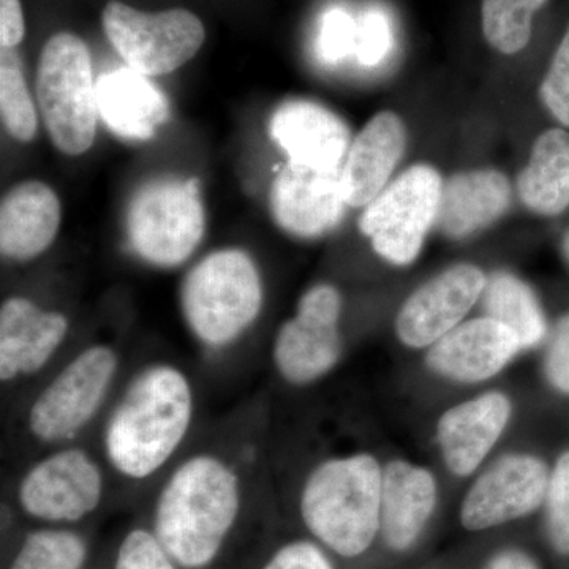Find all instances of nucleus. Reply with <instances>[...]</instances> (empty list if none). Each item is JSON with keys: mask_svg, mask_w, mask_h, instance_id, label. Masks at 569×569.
<instances>
[{"mask_svg": "<svg viewBox=\"0 0 569 569\" xmlns=\"http://www.w3.org/2000/svg\"><path fill=\"white\" fill-rule=\"evenodd\" d=\"M522 350L518 337L490 317L460 323L430 347L427 365L440 376L462 383L496 377Z\"/></svg>", "mask_w": 569, "mask_h": 569, "instance_id": "f3484780", "label": "nucleus"}, {"mask_svg": "<svg viewBox=\"0 0 569 569\" xmlns=\"http://www.w3.org/2000/svg\"><path fill=\"white\" fill-rule=\"evenodd\" d=\"M263 280L241 249L206 254L187 272L181 309L187 328L208 350H223L252 328L263 309Z\"/></svg>", "mask_w": 569, "mask_h": 569, "instance_id": "20e7f679", "label": "nucleus"}, {"mask_svg": "<svg viewBox=\"0 0 569 569\" xmlns=\"http://www.w3.org/2000/svg\"><path fill=\"white\" fill-rule=\"evenodd\" d=\"M443 183L436 168L413 164L366 206L359 230L383 260L396 266L417 260L436 227Z\"/></svg>", "mask_w": 569, "mask_h": 569, "instance_id": "6e6552de", "label": "nucleus"}, {"mask_svg": "<svg viewBox=\"0 0 569 569\" xmlns=\"http://www.w3.org/2000/svg\"><path fill=\"white\" fill-rule=\"evenodd\" d=\"M104 485L102 467L88 449L63 445L22 473L18 503L44 522H78L102 503Z\"/></svg>", "mask_w": 569, "mask_h": 569, "instance_id": "9d476101", "label": "nucleus"}, {"mask_svg": "<svg viewBox=\"0 0 569 569\" xmlns=\"http://www.w3.org/2000/svg\"><path fill=\"white\" fill-rule=\"evenodd\" d=\"M549 471L542 460L511 455L477 479L460 508V522L470 531L505 526L545 505Z\"/></svg>", "mask_w": 569, "mask_h": 569, "instance_id": "f8f14e48", "label": "nucleus"}, {"mask_svg": "<svg viewBox=\"0 0 569 569\" xmlns=\"http://www.w3.org/2000/svg\"><path fill=\"white\" fill-rule=\"evenodd\" d=\"M548 0H482V33L501 54H518L529 44L533 17Z\"/></svg>", "mask_w": 569, "mask_h": 569, "instance_id": "a878e982", "label": "nucleus"}, {"mask_svg": "<svg viewBox=\"0 0 569 569\" xmlns=\"http://www.w3.org/2000/svg\"><path fill=\"white\" fill-rule=\"evenodd\" d=\"M269 203L284 233L301 239L320 238L335 230L346 213L342 170H317L288 162L272 182Z\"/></svg>", "mask_w": 569, "mask_h": 569, "instance_id": "4468645a", "label": "nucleus"}, {"mask_svg": "<svg viewBox=\"0 0 569 569\" xmlns=\"http://www.w3.org/2000/svg\"><path fill=\"white\" fill-rule=\"evenodd\" d=\"M488 277L473 264H456L419 287L399 310L396 332L411 348L432 347L462 323L473 309Z\"/></svg>", "mask_w": 569, "mask_h": 569, "instance_id": "ddd939ff", "label": "nucleus"}, {"mask_svg": "<svg viewBox=\"0 0 569 569\" xmlns=\"http://www.w3.org/2000/svg\"><path fill=\"white\" fill-rule=\"evenodd\" d=\"M437 507V482L426 468L395 460L383 468L380 535L395 552L417 545Z\"/></svg>", "mask_w": 569, "mask_h": 569, "instance_id": "412c9836", "label": "nucleus"}, {"mask_svg": "<svg viewBox=\"0 0 569 569\" xmlns=\"http://www.w3.org/2000/svg\"><path fill=\"white\" fill-rule=\"evenodd\" d=\"M383 468L370 455L325 460L301 493L307 529L337 556L355 559L373 545L381 526Z\"/></svg>", "mask_w": 569, "mask_h": 569, "instance_id": "7ed1b4c3", "label": "nucleus"}, {"mask_svg": "<svg viewBox=\"0 0 569 569\" xmlns=\"http://www.w3.org/2000/svg\"><path fill=\"white\" fill-rule=\"evenodd\" d=\"M407 148V127L400 116L381 111L351 141L342 168L343 197L351 208H366L387 189Z\"/></svg>", "mask_w": 569, "mask_h": 569, "instance_id": "a211bd4d", "label": "nucleus"}, {"mask_svg": "<svg viewBox=\"0 0 569 569\" xmlns=\"http://www.w3.org/2000/svg\"><path fill=\"white\" fill-rule=\"evenodd\" d=\"M37 102L52 144L67 156H81L97 133L96 84L88 44L70 32L52 36L40 54Z\"/></svg>", "mask_w": 569, "mask_h": 569, "instance_id": "39448f33", "label": "nucleus"}, {"mask_svg": "<svg viewBox=\"0 0 569 569\" xmlns=\"http://www.w3.org/2000/svg\"><path fill=\"white\" fill-rule=\"evenodd\" d=\"M563 250H565V254H567V258L569 261V231H568L567 238H565Z\"/></svg>", "mask_w": 569, "mask_h": 569, "instance_id": "4c0bfd02", "label": "nucleus"}, {"mask_svg": "<svg viewBox=\"0 0 569 569\" xmlns=\"http://www.w3.org/2000/svg\"><path fill=\"white\" fill-rule=\"evenodd\" d=\"M174 563L156 533L138 529L123 539L116 569H176Z\"/></svg>", "mask_w": 569, "mask_h": 569, "instance_id": "2f4dec72", "label": "nucleus"}, {"mask_svg": "<svg viewBox=\"0 0 569 569\" xmlns=\"http://www.w3.org/2000/svg\"><path fill=\"white\" fill-rule=\"evenodd\" d=\"M242 500V478L222 455L194 452L164 479L156 500L153 533L176 563H211L233 529Z\"/></svg>", "mask_w": 569, "mask_h": 569, "instance_id": "f03ea898", "label": "nucleus"}, {"mask_svg": "<svg viewBox=\"0 0 569 569\" xmlns=\"http://www.w3.org/2000/svg\"><path fill=\"white\" fill-rule=\"evenodd\" d=\"M546 376L559 391L569 395V316L556 329L548 355H546Z\"/></svg>", "mask_w": 569, "mask_h": 569, "instance_id": "f704fd0d", "label": "nucleus"}, {"mask_svg": "<svg viewBox=\"0 0 569 569\" xmlns=\"http://www.w3.org/2000/svg\"><path fill=\"white\" fill-rule=\"evenodd\" d=\"M194 410L197 396L186 370L171 362L141 367L104 422V459L129 481L156 477L181 449Z\"/></svg>", "mask_w": 569, "mask_h": 569, "instance_id": "f257e3e1", "label": "nucleus"}, {"mask_svg": "<svg viewBox=\"0 0 569 569\" xmlns=\"http://www.w3.org/2000/svg\"><path fill=\"white\" fill-rule=\"evenodd\" d=\"M392 26L383 10L370 9L358 18L355 58L365 67H377L387 61L392 50Z\"/></svg>", "mask_w": 569, "mask_h": 569, "instance_id": "7c9ffc66", "label": "nucleus"}, {"mask_svg": "<svg viewBox=\"0 0 569 569\" xmlns=\"http://www.w3.org/2000/svg\"><path fill=\"white\" fill-rule=\"evenodd\" d=\"M511 182L492 168L460 171L443 183L437 227L451 239L485 230L511 204Z\"/></svg>", "mask_w": 569, "mask_h": 569, "instance_id": "5701e85b", "label": "nucleus"}, {"mask_svg": "<svg viewBox=\"0 0 569 569\" xmlns=\"http://www.w3.org/2000/svg\"><path fill=\"white\" fill-rule=\"evenodd\" d=\"M121 356L108 343L82 348L33 397L26 426L43 445H70L102 410L118 377Z\"/></svg>", "mask_w": 569, "mask_h": 569, "instance_id": "423d86ee", "label": "nucleus"}, {"mask_svg": "<svg viewBox=\"0 0 569 569\" xmlns=\"http://www.w3.org/2000/svg\"><path fill=\"white\" fill-rule=\"evenodd\" d=\"M96 93L100 118L123 140H151L170 119L167 96L130 67L103 73Z\"/></svg>", "mask_w": 569, "mask_h": 569, "instance_id": "4be33fe9", "label": "nucleus"}, {"mask_svg": "<svg viewBox=\"0 0 569 569\" xmlns=\"http://www.w3.org/2000/svg\"><path fill=\"white\" fill-rule=\"evenodd\" d=\"M103 29L127 66L144 77H162L190 61L204 43L203 22L192 11L146 13L111 0Z\"/></svg>", "mask_w": 569, "mask_h": 569, "instance_id": "1a4fd4ad", "label": "nucleus"}, {"mask_svg": "<svg viewBox=\"0 0 569 569\" xmlns=\"http://www.w3.org/2000/svg\"><path fill=\"white\" fill-rule=\"evenodd\" d=\"M263 569H335L320 546L296 541L277 550Z\"/></svg>", "mask_w": 569, "mask_h": 569, "instance_id": "72a5a7b5", "label": "nucleus"}, {"mask_svg": "<svg viewBox=\"0 0 569 569\" xmlns=\"http://www.w3.org/2000/svg\"><path fill=\"white\" fill-rule=\"evenodd\" d=\"M0 112L6 129L14 140L29 142L36 138L39 119L32 102L20 58L13 50L0 52Z\"/></svg>", "mask_w": 569, "mask_h": 569, "instance_id": "bb28decb", "label": "nucleus"}, {"mask_svg": "<svg viewBox=\"0 0 569 569\" xmlns=\"http://www.w3.org/2000/svg\"><path fill=\"white\" fill-rule=\"evenodd\" d=\"M86 553L84 541L71 531H33L10 569H81Z\"/></svg>", "mask_w": 569, "mask_h": 569, "instance_id": "cd10ccee", "label": "nucleus"}, {"mask_svg": "<svg viewBox=\"0 0 569 569\" xmlns=\"http://www.w3.org/2000/svg\"><path fill=\"white\" fill-rule=\"evenodd\" d=\"M539 93L553 118L569 127V28L541 82Z\"/></svg>", "mask_w": 569, "mask_h": 569, "instance_id": "473e14b6", "label": "nucleus"}, {"mask_svg": "<svg viewBox=\"0 0 569 569\" xmlns=\"http://www.w3.org/2000/svg\"><path fill=\"white\" fill-rule=\"evenodd\" d=\"M61 227V201L40 181L18 183L0 204V252L10 261H31L50 249Z\"/></svg>", "mask_w": 569, "mask_h": 569, "instance_id": "aec40b11", "label": "nucleus"}, {"mask_svg": "<svg viewBox=\"0 0 569 569\" xmlns=\"http://www.w3.org/2000/svg\"><path fill=\"white\" fill-rule=\"evenodd\" d=\"M546 533L552 549L569 556V452L557 462L549 478L545 500Z\"/></svg>", "mask_w": 569, "mask_h": 569, "instance_id": "c85d7f7f", "label": "nucleus"}, {"mask_svg": "<svg viewBox=\"0 0 569 569\" xmlns=\"http://www.w3.org/2000/svg\"><path fill=\"white\" fill-rule=\"evenodd\" d=\"M482 569H541V567L527 550L508 548L490 557Z\"/></svg>", "mask_w": 569, "mask_h": 569, "instance_id": "e433bc0d", "label": "nucleus"}, {"mask_svg": "<svg viewBox=\"0 0 569 569\" xmlns=\"http://www.w3.org/2000/svg\"><path fill=\"white\" fill-rule=\"evenodd\" d=\"M340 316L342 296L332 284H316L301 296L295 317L280 326L272 348L284 381L302 387L335 369L342 356Z\"/></svg>", "mask_w": 569, "mask_h": 569, "instance_id": "9b49d317", "label": "nucleus"}, {"mask_svg": "<svg viewBox=\"0 0 569 569\" xmlns=\"http://www.w3.org/2000/svg\"><path fill=\"white\" fill-rule=\"evenodd\" d=\"M206 213L198 179L148 181L134 192L127 216L130 246L146 263L178 268L203 241Z\"/></svg>", "mask_w": 569, "mask_h": 569, "instance_id": "0eeeda50", "label": "nucleus"}, {"mask_svg": "<svg viewBox=\"0 0 569 569\" xmlns=\"http://www.w3.org/2000/svg\"><path fill=\"white\" fill-rule=\"evenodd\" d=\"M70 331L69 318L24 296L0 306V380L13 383L50 365Z\"/></svg>", "mask_w": 569, "mask_h": 569, "instance_id": "2eb2a0df", "label": "nucleus"}, {"mask_svg": "<svg viewBox=\"0 0 569 569\" xmlns=\"http://www.w3.org/2000/svg\"><path fill=\"white\" fill-rule=\"evenodd\" d=\"M520 201L538 216H559L569 206V133L539 134L518 178Z\"/></svg>", "mask_w": 569, "mask_h": 569, "instance_id": "b1692460", "label": "nucleus"}, {"mask_svg": "<svg viewBox=\"0 0 569 569\" xmlns=\"http://www.w3.org/2000/svg\"><path fill=\"white\" fill-rule=\"evenodd\" d=\"M358 20L347 10L331 9L321 17L316 50L328 66H336L355 56Z\"/></svg>", "mask_w": 569, "mask_h": 569, "instance_id": "c756f323", "label": "nucleus"}, {"mask_svg": "<svg viewBox=\"0 0 569 569\" xmlns=\"http://www.w3.org/2000/svg\"><path fill=\"white\" fill-rule=\"evenodd\" d=\"M486 317L507 326L518 337L520 347L538 346L548 332L545 313L529 284L508 272L488 277L482 291Z\"/></svg>", "mask_w": 569, "mask_h": 569, "instance_id": "393cba45", "label": "nucleus"}, {"mask_svg": "<svg viewBox=\"0 0 569 569\" xmlns=\"http://www.w3.org/2000/svg\"><path fill=\"white\" fill-rule=\"evenodd\" d=\"M503 392L492 391L449 408L438 421V443L452 473L468 477L496 447L511 418Z\"/></svg>", "mask_w": 569, "mask_h": 569, "instance_id": "6ab92c4d", "label": "nucleus"}, {"mask_svg": "<svg viewBox=\"0 0 569 569\" xmlns=\"http://www.w3.org/2000/svg\"><path fill=\"white\" fill-rule=\"evenodd\" d=\"M24 39V17L20 0H0V44L13 50Z\"/></svg>", "mask_w": 569, "mask_h": 569, "instance_id": "c9c22d12", "label": "nucleus"}, {"mask_svg": "<svg viewBox=\"0 0 569 569\" xmlns=\"http://www.w3.org/2000/svg\"><path fill=\"white\" fill-rule=\"evenodd\" d=\"M269 133L290 162L317 170H342L351 132L342 118L310 100H287L276 108Z\"/></svg>", "mask_w": 569, "mask_h": 569, "instance_id": "dca6fc26", "label": "nucleus"}]
</instances>
